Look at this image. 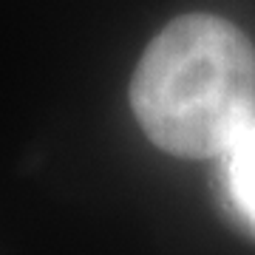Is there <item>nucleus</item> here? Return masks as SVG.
Returning <instances> with one entry per match:
<instances>
[{
  "label": "nucleus",
  "mask_w": 255,
  "mask_h": 255,
  "mask_svg": "<svg viewBox=\"0 0 255 255\" xmlns=\"http://www.w3.org/2000/svg\"><path fill=\"white\" fill-rule=\"evenodd\" d=\"M130 108L145 136L167 153H227L253 125L255 46L219 14L170 20L139 57Z\"/></svg>",
  "instance_id": "obj_1"
},
{
  "label": "nucleus",
  "mask_w": 255,
  "mask_h": 255,
  "mask_svg": "<svg viewBox=\"0 0 255 255\" xmlns=\"http://www.w3.org/2000/svg\"><path fill=\"white\" fill-rule=\"evenodd\" d=\"M227 184L238 210L255 224V125L227 150Z\"/></svg>",
  "instance_id": "obj_2"
}]
</instances>
